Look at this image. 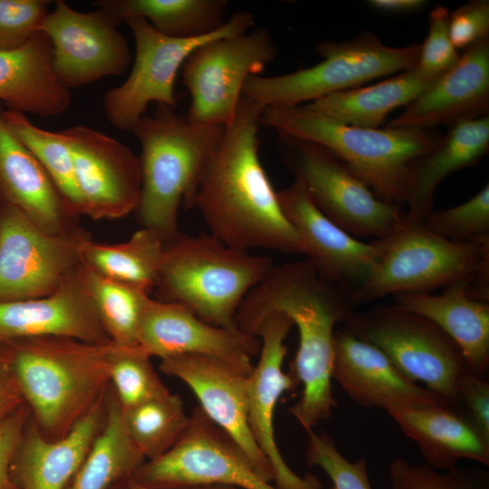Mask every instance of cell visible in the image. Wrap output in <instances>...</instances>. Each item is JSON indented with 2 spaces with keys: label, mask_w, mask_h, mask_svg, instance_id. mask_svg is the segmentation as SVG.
<instances>
[{
  "label": "cell",
  "mask_w": 489,
  "mask_h": 489,
  "mask_svg": "<svg viewBox=\"0 0 489 489\" xmlns=\"http://www.w3.org/2000/svg\"><path fill=\"white\" fill-rule=\"evenodd\" d=\"M355 308L350 293L324 279L305 258L273 265L237 311L238 330L251 336L273 312L284 313L297 327L299 348L290 372L302 388L289 412L306 431L337 407L331 376L335 326L346 322Z\"/></svg>",
  "instance_id": "cell-1"
},
{
  "label": "cell",
  "mask_w": 489,
  "mask_h": 489,
  "mask_svg": "<svg viewBox=\"0 0 489 489\" xmlns=\"http://www.w3.org/2000/svg\"><path fill=\"white\" fill-rule=\"evenodd\" d=\"M264 109L241 96L233 120L203 168L193 206L210 235L230 247L301 254L297 233L259 158L257 134Z\"/></svg>",
  "instance_id": "cell-2"
},
{
  "label": "cell",
  "mask_w": 489,
  "mask_h": 489,
  "mask_svg": "<svg viewBox=\"0 0 489 489\" xmlns=\"http://www.w3.org/2000/svg\"><path fill=\"white\" fill-rule=\"evenodd\" d=\"M0 344L33 421L48 439L68 434L107 393L113 342L44 336Z\"/></svg>",
  "instance_id": "cell-3"
},
{
  "label": "cell",
  "mask_w": 489,
  "mask_h": 489,
  "mask_svg": "<svg viewBox=\"0 0 489 489\" xmlns=\"http://www.w3.org/2000/svg\"><path fill=\"white\" fill-rule=\"evenodd\" d=\"M281 137L319 144L379 198L405 203L412 164L442 139L433 129H369L339 122L307 105L265 107L260 119Z\"/></svg>",
  "instance_id": "cell-4"
},
{
  "label": "cell",
  "mask_w": 489,
  "mask_h": 489,
  "mask_svg": "<svg viewBox=\"0 0 489 489\" xmlns=\"http://www.w3.org/2000/svg\"><path fill=\"white\" fill-rule=\"evenodd\" d=\"M224 129L195 125L173 109L158 106L131 130L141 147L137 216L143 228L156 232L165 243L179 233V206H193L200 175Z\"/></svg>",
  "instance_id": "cell-5"
},
{
  "label": "cell",
  "mask_w": 489,
  "mask_h": 489,
  "mask_svg": "<svg viewBox=\"0 0 489 489\" xmlns=\"http://www.w3.org/2000/svg\"><path fill=\"white\" fill-rule=\"evenodd\" d=\"M273 265L270 257L230 247L211 235L178 233L165 243L155 287L159 301L180 304L211 325L238 329L242 302Z\"/></svg>",
  "instance_id": "cell-6"
},
{
  "label": "cell",
  "mask_w": 489,
  "mask_h": 489,
  "mask_svg": "<svg viewBox=\"0 0 489 489\" xmlns=\"http://www.w3.org/2000/svg\"><path fill=\"white\" fill-rule=\"evenodd\" d=\"M363 284L350 294L356 307L389 294L428 293L460 280L488 292L489 244L457 242L429 230L408 213L385 238Z\"/></svg>",
  "instance_id": "cell-7"
},
{
  "label": "cell",
  "mask_w": 489,
  "mask_h": 489,
  "mask_svg": "<svg viewBox=\"0 0 489 489\" xmlns=\"http://www.w3.org/2000/svg\"><path fill=\"white\" fill-rule=\"evenodd\" d=\"M318 64L275 76H249L242 95L264 108L294 106L329 94L361 87L372 80L417 67L420 44H384L372 32L350 40L322 41L316 46Z\"/></svg>",
  "instance_id": "cell-8"
},
{
  "label": "cell",
  "mask_w": 489,
  "mask_h": 489,
  "mask_svg": "<svg viewBox=\"0 0 489 489\" xmlns=\"http://www.w3.org/2000/svg\"><path fill=\"white\" fill-rule=\"evenodd\" d=\"M343 327L379 349L409 379L461 408L458 382L468 369L458 346L434 322L392 304L355 312Z\"/></svg>",
  "instance_id": "cell-9"
},
{
  "label": "cell",
  "mask_w": 489,
  "mask_h": 489,
  "mask_svg": "<svg viewBox=\"0 0 489 489\" xmlns=\"http://www.w3.org/2000/svg\"><path fill=\"white\" fill-rule=\"evenodd\" d=\"M124 23L135 40L134 63L126 81L104 93L102 109L108 121L116 129L132 130L146 114L149 103L174 109L177 72L194 50L216 39L246 33L254 21L249 12L238 11L219 29L190 38L162 34L139 17Z\"/></svg>",
  "instance_id": "cell-10"
},
{
  "label": "cell",
  "mask_w": 489,
  "mask_h": 489,
  "mask_svg": "<svg viewBox=\"0 0 489 489\" xmlns=\"http://www.w3.org/2000/svg\"><path fill=\"white\" fill-rule=\"evenodd\" d=\"M131 478L152 489H279L261 476L242 448L199 406L176 445L159 457L145 461Z\"/></svg>",
  "instance_id": "cell-11"
},
{
  "label": "cell",
  "mask_w": 489,
  "mask_h": 489,
  "mask_svg": "<svg viewBox=\"0 0 489 489\" xmlns=\"http://www.w3.org/2000/svg\"><path fill=\"white\" fill-rule=\"evenodd\" d=\"M282 139L284 160L295 178L302 182L317 208L349 234L382 239L405 218L407 211L379 198L328 149Z\"/></svg>",
  "instance_id": "cell-12"
},
{
  "label": "cell",
  "mask_w": 489,
  "mask_h": 489,
  "mask_svg": "<svg viewBox=\"0 0 489 489\" xmlns=\"http://www.w3.org/2000/svg\"><path fill=\"white\" fill-rule=\"evenodd\" d=\"M276 44L264 28L225 36L194 50L182 66L193 124L226 127L234 119L246 79L273 62Z\"/></svg>",
  "instance_id": "cell-13"
},
{
  "label": "cell",
  "mask_w": 489,
  "mask_h": 489,
  "mask_svg": "<svg viewBox=\"0 0 489 489\" xmlns=\"http://www.w3.org/2000/svg\"><path fill=\"white\" fill-rule=\"evenodd\" d=\"M87 238L72 230L48 233L0 199V302L55 292L80 265L81 245Z\"/></svg>",
  "instance_id": "cell-14"
},
{
  "label": "cell",
  "mask_w": 489,
  "mask_h": 489,
  "mask_svg": "<svg viewBox=\"0 0 489 489\" xmlns=\"http://www.w3.org/2000/svg\"><path fill=\"white\" fill-rule=\"evenodd\" d=\"M118 24L103 9L80 12L63 0L43 21L40 31L51 41L53 66L68 90L122 74L132 55Z\"/></svg>",
  "instance_id": "cell-15"
},
{
  "label": "cell",
  "mask_w": 489,
  "mask_h": 489,
  "mask_svg": "<svg viewBox=\"0 0 489 489\" xmlns=\"http://www.w3.org/2000/svg\"><path fill=\"white\" fill-rule=\"evenodd\" d=\"M63 132L82 214L92 219H118L136 211L141 191L139 157L118 139L85 125Z\"/></svg>",
  "instance_id": "cell-16"
},
{
  "label": "cell",
  "mask_w": 489,
  "mask_h": 489,
  "mask_svg": "<svg viewBox=\"0 0 489 489\" xmlns=\"http://www.w3.org/2000/svg\"><path fill=\"white\" fill-rule=\"evenodd\" d=\"M293 326L282 312L267 315L256 327L254 336L261 340L260 358L246 381L248 424L254 439L273 471L274 485L279 489H321L313 475L295 474L287 465L276 443L274 410L281 396L298 384L291 372L283 370L288 349L284 340Z\"/></svg>",
  "instance_id": "cell-17"
},
{
  "label": "cell",
  "mask_w": 489,
  "mask_h": 489,
  "mask_svg": "<svg viewBox=\"0 0 489 489\" xmlns=\"http://www.w3.org/2000/svg\"><path fill=\"white\" fill-rule=\"evenodd\" d=\"M277 197L297 233L301 254L319 273L350 294L360 287L381 253V240L364 243L340 228L317 208L297 178Z\"/></svg>",
  "instance_id": "cell-18"
},
{
  "label": "cell",
  "mask_w": 489,
  "mask_h": 489,
  "mask_svg": "<svg viewBox=\"0 0 489 489\" xmlns=\"http://www.w3.org/2000/svg\"><path fill=\"white\" fill-rule=\"evenodd\" d=\"M162 372L183 381L207 417L242 448L257 472L273 481V471L256 445L248 424L246 381L250 375L213 356L184 354L161 360Z\"/></svg>",
  "instance_id": "cell-19"
},
{
  "label": "cell",
  "mask_w": 489,
  "mask_h": 489,
  "mask_svg": "<svg viewBox=\"0 0 489 489\" xmlns=\"http://www.w3.org/2000/svg\"><path fill=\"white\" fill-rule=\"evenodd\" d=\"M138 345L161 360L184 354L216 357L250 374L261 340L238 329L211 325L180 304L149 298L140 320Z\"/></svg>",
  "instance_id": "cell-20"
},
{
  "label": "cell",
  "mask_w": 489,
  "mask_h": 489,
  "mask_svg": "<svg viewBox=\"0 0 489 489\" xmlns=\"http://www.w3.org/2000/svg\"><path fill=\"white\" fill-rule=\"evenodd\" d=\"M331 376L350 398L362 407L388 411L449 406L406 377L379 349L343 326L335 331Z\"/></svg>",
  "instance_id": "cell-21"
},
{
  "label": "cell",
  "mask_w": 489,
  "mask_h": 489,
  "mask_svg": "<svg viewBox=\"0 0 489 489\" xmlns=\"http://www.w3.org/2000/svg\"><path fill=\"white\" fill-rule=\"evenodd\" d=\"M44 336L112 342L100 321L80 265L49 295L0 302V343Z\"/></svg>",
  "instance_id": "cell-22"
},
{
  "label": "cell",
  "mask_w": 489,
  "mask_h": 489,
  "mask_svg": "<svg viewBox=\"0 0 489 489\" xmlns=\"http://www.w3.org/2000/svg\"><path fill=\"white\" fill-rule=\"evenodd\" d=\"M489 114V37L470 45L387 127H451Z\"/></svg>",
  "instance_id": "cell-23"
},
{
  "label": "cell",
  "mask_w": 489,
  "mask_h": 489,
  "mask_svg": "<svg viewBox=\"0 0 489 489\" xmlns=\"http://www.w3.org/2000/svg\"><path fill=\"white\" fill-rule=\"evenodd\" d=\"M105 418L106 395L59 439L45 437L30 417L12 462L14 482L20 489H64L101 433Z\"/></svg>",
  "instance_id": "cell-24"
},
{
  "label": "cell",
  "mask_w": 489,
  "mask_h": 489,
  "mask_svg": "<svg viewBox=\"0 0 489 489\" xmlns=\"http://www.w3.org/2000/svg\"><path fill=\"white\" fill-rule=\"evenodd\" d=\"M0 104V198L41 229L68 230L73 216L64 197L34 156L7 129Z\"/></svg>",
  "instance_id": "cell-25"
},
{
  "label": "cell",
  "mask_w": 489,
  "mask_h": 489,
  "mask_svg": "<svg viewBox=\"0 0 489 489\" xmlns=\"http://www.w3.org/2000/svg\"><path fill=\"white\" fill-rule=\"evenodd\" d=\"M387 413L405 436L417 445L428 466L447 471L463 459L489 465V441L462 409L438 405L396 408Z\"/></svg>",
  "instance_id": "cell-26"
},
{
  "label": "cell",
  "mask_w": 489,
  "mask_h": 489,
  "mask_svg": "<svg viewBox=\"0 0 489 489\" xmlns=\"http://www.w3.org/2000/svg\"><path fill=\"white\" fill-rule=\"evenodd\" d=\"M470 282L453 283L440 295L397 293L395 304L437 325L458 346L468 370L485 378L489 369V302L469 296Z\"/></svg>",
  "instance_id": "cell-27"
},
{
  "label": "cell",
  "mask_w": 489,
  "mask_h": 489,
  "mask_svg": "<svg viewBox=\"0 0 489 489\" xmlns=\"http://www.w3.org/2000/svg\"><path fill=\"white\" fill-rule=\"evenodd\" d=\"M70 90L58 80L48 36L37 33L26 44L0 50V104L23 114L55 116L70 107Z\"/></svg>",
  "instance_id": "cell-28"
},
{
  "label": "cell",
  "mask_w": 489,
  "mask_h": 489,
  "mask_svg": "<svg viewBox=\"0 0 489 489\" xmlns=\"http://www.w3.org/2000/svg\"><path fill=\"white\" fill-rule=\"evenodd\" d=\"M489 150V116L459 122L411 167L405 204L415 221L423 222L433 210L438 185L452 173L477 164Z\"/></svg>",
  "instance_id": "cell-29"
},
{
  "label": "cell",
  "mask_w": 489,
  "mask_h": 489,
  "mask_svg": "<svg viewBox=\"0 0 489 489\" xmlns=\"http://www.w3.org/2000/svg\"><path fill=\"white\" fill-rule=\"evenodd\" d=\"M441 74L416 67L372 85L329 94L307 106L344 124L378 129L389 112L408 105Z\"/></svg>",
  "instance_id": "cell-30"
},
{
  "label": "cell",
  "mask_w": 489,
  "mask_h": 489,
  "mask_svg": "<svg viewBox=\"0 0 489 489\" xmlns=\"http://www.w3.org/2000/svg\"><path fill=\"white\" fill-rule=\"evenodd\" d=\"M119 24L132 17L176 38L198 37L219 29L228 5L225 0H98L93 3Z\"/></svg>",
  "instance_id": "cell-31"
},
{
  "label": "cell",
  "mask_w": 489,
  "mask_h": 489,
  "mask_svg": "<svg viewBox=\"0 0 489 489\" xmlns=\"http://www.w3.org/2000/svg\"><path fill=\"white\" fill-rule=\"evenodd\" d=\"M144 462L128 436L121 406L110 385L104 426L64 489H108L131 478Z\"/></svg>",
  "instance_id": "cell-32"
},
{
  "label": "cell",
  "mask_w": 489,
  "mask_h": 489,
  "mask_svg": "<svg viewBox=\"0 0 489 489\" xmlns=\"http://www.w3.org/2000/svg\"><path fill=\"white\" fill-rule=\"evenodd\" d=\"M165 242L154 231L143 228L120 244H102L85 239L80 249V262L110 279L148 293L155 287Z\"/></svg>",
  "instance_id": "cell-33"
},
{
  "label": "cell",
  "mask_w": 489,
  "mask_h": 489,
  "mask_svg": "<svg viewBox=\"0 0 489 489\" xmlns=\"http://www.w3.org/2000/svg\"><path fill=\"white\" fill-rule=\"evenodd\" d=\"M80 272L100 321L116 345L135 347L149 293L105 277L80 264Z\"/></svg>",
  "instance_id": "cell-34"
},
{
  "label": "cell",
  "mask_w": 489,
  "mask_h": 489,
  "mask_svg": "<svg viewBox=\"0 0 489 489\" xmlns=\"http://www.w3.org/2000/svg\"><path fill=\"white\" fill-rule=\"evenodd\" d=\"M2 114L9 131L39 161L73 214H82L71 147L63 130L43 129L20 112L3 110Z\"/></svg>",
  "instance_id": "cell-35"
},
{
  "label": "cell",
  "mask_w": 489,
  "mask_h": 489,
  "mask_svg": "<svg viewBox=\"0 0 489 489\" xmlns=\"http://www.w3.org/2000/svg\"><path fill=\"white\" fill-rule=\"evenodd\" d=\"M122 412L130 441L149 460L170 450L184 433L189 419L180 397L171 392L122 409Z\"/></svg>",
  "instance_id": "cell-36"
},
{
  "label": "cell",
  "mask_w": 489,
  "mask_h": 489,
  "mask_svg": "<svg viewBox=\"0 0 489 489\" xmlns=\"http://www.w3.org/2000/svg\"><path fill=\"white\" fill-rule=\"evenodd\" d=\"M150 358L139 346L117 345L111 357L110 385L122 409L170 392L156 372Z\"/></svg>",
  "instance_id": "cell-37"
},
{
  "label": "cell",
  "mask_w": 489,
  "mask_h": 489,
  "mask_svg": "<svg viewBox=\"0 0 489 489\" xmlns=\"http://www.w3.org/2000/svg\"><path fill=\"white\" fill-rule=\"evenodd\" d=\"M423 224L452 241L489 244V185L461 205L431 210Z\"/></svg>",
  "instance_id": "cell-38"
},
{
  "label": "cell",
  "mask_w": 489,
  "mask_h": 489,
  "mask_svg": "<svg viewBox=\"0 0 489 489\" xmlns=\"http://www.w3.org/2000/svg\"><path fill=\"white\" fill-rule=\"evenodd\" d=\"M388 476L391 489H489V473L479 465L439 471L395 458Z\"/></svg>",
  "instance_id": "cell-39"
},
{
  "label": "cell",
  "mask_w": 489,
  "mask_h": 489,
  "mask_svg": "<svg viewBox=\"0 0 489 489\" xmlns=\"http://www.w3.org/2000/svg\"><path fill=\"white\" fill-rule=\"evenodd\" d=\"M305 459L308 466L321 468L333 484V489H373L368 475L365 458L346 459L334 440L324 430L307 431Z\"/></svg>",
  "instance_id": "cell-40"
},
{
  "label": "cell",
  "mask_w": 489,
  "mask_h": 489,
  "mask_svg": "<svg viewBox=\"0 0 489 489\" xmlns=\"http://www.w3.org/2000/svg\"><path fill=\"white\" fill-rule=\"evenodd\" d=\"M45 0H0V50L17 49L37 33L47 15Z\"/></svg>",
  "instance_id": "cell-41"
},
{
  "label": "cell",
  "mask_w": 489,
  "mask_h": 489,
  "mask_svg": "<svg viewBox=\"0 0 489 489\" xmlns=\"http://www.w3.org/2000/svg\"><path fill=\"white\" fill-rule=\"evenodd\" d=\"M449 15L448 9L443 5L436 6L429 14L428 33L420 44L417 67L425 72L441 74L459 60L460 54L449 35Z\"/></svg>",
  "instance_id": "cell-42"
},
{
  "label": "cell",
  "mask_w": 489,
  "mask_h": 489,
  "mask_svg": "<svg viewBox=\"0 0 489 489\" xmlns=\"http://www.w3.org/2000/svg\"><path fill=\"white\" fill-rule=\"evenodd\" d=\"M449 35L456 50L489 37V1L472 0L451 13Z\"/></svg>",
  "instance_id": "cell-43"
},
{
  "label": "cell",
  "mask_w": 489,
  "mask_h": 489,
  "mask_svg": "<svg viewBox=\"0 0 489 489\" xmlns=\"http://www.w3.org/2000/svg\"><path fill=\"white\" fill-rule=\"evenodd\" d=\"M457 391L461 409L489 441V381L467 369L459 379Z\"/></svg>",
  "instance_id": "cell-44"
},
{
  "label": "cell",
  "mask_w": 489,
  "mask_h": 489,
  "mask_svg": "<svg viewBox=\"0 0 489 489\" xmlns=\"http://www.w3.org/2000/svg\"><path fill=\"white\" fill-rule=\"evenodd\" d=\"M31 417L24 403L0 424V489H20L11 475V465Z\"/></svg>",
  "instance_id": "cell-45"
},
{
  "label": "cell",
  "mask_w": 489,
  "mask_h": 489,
  "mask_svg": "<svg viewBox=\"0 0 489 489\" xmlns=\"http://www.w3.org/2000/svg\"><path fill=\"white\" fill-rule=\"evenodd\" d=\"M23 404L24 400L20 387L0 344V424Z\"/></svg>",
  "instance_id": "cell-46"
},
{
  "label": "cell",
  "mask_w": 489,
  "mask_h": 489,
  "mask_svg": "<svg viewBox=\"0 0 489 489\" xmlns=\"http://www.w3.org/2000/svg\"><path fill=\"white\" fill-rule=\"evenodd\" d=\"M368 5L385 13L405 14L423 8L427 2L424 0H369Z\"/></svg>",
  "instance_id": "cell-47"
},
{
  "label": "cell",
  "mask_w": 489,
  "mask_h": 489,
  "mask_svg": "<svg viewBox=\"0 0 489 489\" xmlns=\"http://www.w3.org/2000/svg\"><path fill=\"white\" fill-rule=\"evenodd\" d=\"M125 488L124 489H152L149 488L143 485H140L137 484L132 478H129L125 481ZM188 489H240L236 487H231V486H204V487H195V488H188Z\"/></svg>",
  "instance_id": "cell-48"
},
{
  "label": "cell",
  "mask_w": 489,
  "mask_h": 489,
  "mask_svg": "<svg viewBox=\"0 0 489 489\" xmlns=\"http://www.w3.org/2000/svg\"><path fill=\"white\" fill-rule=\"evenodd\" d=\"M1 199V198H0Z\"/></svg>",
  "instance_id": "cell-49"
}]
</instances>
